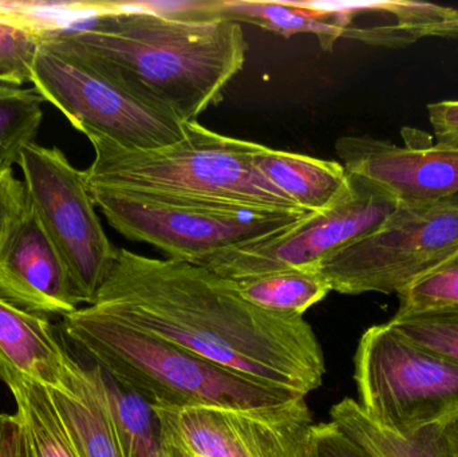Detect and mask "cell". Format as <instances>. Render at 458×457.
<instances>
[{
  "instance_id": "cell-1",
  "label": "cell",
  "mask_w": 458,
  "mask_h": 457,
  "mask_svg": "<svg viewBox=\"0 0 458 457\" xmlns=\"http://www.w3.org/2000/svg\"><path fill=\"white\" fill-rule=\"evenodd\" d=\"M89 306L250 380L301 396L325 378V354L304 317L250 305L232 279L203 266L120 250Z\"/></svg>"
},
{
  "instance_id": "cell-2",
  "label": "cell",
  "mask_w": 458,
  "mask_h": 457,
  "mask_svg": "<svg viewBox=\"0 0 458 457\" xmlns=\"http://www.w3.org/2000/svg\"><path fill=\"white\" fill-rule=\"evenodd\" d=\"M96 13L38 42L77 56L134 96L195 123L244 66L242 24L185 21L96 2Z\"/></svg>"
},
{
  "instance_id": "cell-3",
  "label": "cell",
  "mask_w": 458,
  "mask_h": 457,
  "mask_svg": "<svg viewBox=\"0 0 458 457\" xmlns=\"http://www.w3.org/2000/svg\"><path fill=\"white\" fill-rule=\"evenodd\" d=\"M184 131L182 141L152 150L91 137L96 157L83 171L86 185L263 214H310L256 168V142L223 136L198 121L184 123Z\"/></svg>"
},
{
  "instance_id": "cell-4",
  "label": "cell",
  "mask_w": 458,
  "mask_h": 457,
  "mask_svg": "<svg viewBox=\"0 0 458 457\" xmlns=\"http://www.w3.org/2000/svg\"><path fill=\"white\" fill-rule=\"evenodd\" d=\"M62 327L86 359L152 407L259 410L301 396L225 369L91 306L64 316Z\"/></svg>"
},
{
  "instance_id": "cell-5",
  "label": "cell",
  "mask_w": 458,
  "mask_h": 457,
  "mask_svg": "<svg viewBox=\"0 0 458 457\" xmlns=\"http://www.w3.org/2000/svg\"><path fill=\"white\" fill-rule=\"evenodd\" d=\"M88 190L94 206L128 241L150 244L168 259L192 265L223 250L275 235L306 216L245 211L104 185H88Z\"/></svg>"
},
{
  "instance_id": "cell-6",
  "label": "cell",
  "mask_w": 458,
  "mask_h": 457,
  "mask_svg": "<svg viewBox=\"0 0 458 457\" xmlns=\"http://www.w3.org/2000/svg\"><path fill=\"white\" fill-rule=\"evenodd\" d=\"M358 404L400 434L458 418V365L395 332L389 322L369 327L354 357Z\"/></svg>"
},
{
  "instance_id": "cell-7",
  "label": "cell",
  "mask_w": 458,
  "mask_h": 457,
  "mask_svg": "<svg viewBox=\"0 0 458 457\" xmlns=\"http://www.w3.org/2000/svg\"><path fill=\"white\" fill-rule=\"evenodd\" d=\"M457 250L458 196L421 206H398L378 230L311 270L339 294L398 295Z\"/></svg>"
},
{
  "instance_id": "cell-8",
  "label": "cell",
  "mask_w": 458,
  "mask_h": 457,
  "mask_svg": "<svg viewBox=\"0 0 458 457\" xmlns=\"http://www.w3.org/2000/svg\"><path fill=\"white\" fill-rule=\"evenodd\" d=\"M30 82L88 139L152 150L184 139V123L139 98L72 54L38 42Z\"/></svg>"
},
{
  "instance_id": "cell-9",
  "label": "cell",
  "mask_w": 458,
  "mask_h": 457,
  "mask_svg": "<svg viewBox=\"0 0 458 457\" xmlns=\"http://www.w3.org/2000/svg\"><path fill=\"white\" fill-rule=\"evenodd\" d=\"M397 207L370 180L347 173L341 192L322 211L306 215L275 235L223 250L198 266L232 281L288 268H314L378 230Z\"/></svg>"
},
{
  "instance_id": "cell-10",
  "label": "cell",
  "mask_w": 458,
  "mask_h": 457,
  "mask_svg": "<svg viewBox=\"0 0 458 457\" xmlns=\"http://www.w3.org/2000/svg\"><path fill=\"white\" fill-rule=\"evenodd\" d=\"M18 165L27 198L64 259L81 302L91 305L120 250L102 227L83 171L59 148L37 142L24 148Z\"/></svg>"
},
{
  "instance_id": "cell-11",
  "label": "cell",
  "mask_w": 458,
  "mask_h": 457,
  "mask_svg": "<svg viewBox=\"0 0 458 457\" xmlns=\"http://www.w3.org/2000/svg\"><path fill=\"white\" fill-rule=\"evenodd\" d=\"M152 408L187 457H311L315 423L304 396L259 410Z\"/></svg>"
},
{
  "instance_id": "cell-12",
  "label": "cell",
  "mask_w": 458,
  "mask_h": 457,
  "mask_svg": "<svg viewBox=\"0 0 458 457\" xmlns=\"http://www.w3.org/2000/svg\"><path fill=\"white\" fill-rule=\"evenodd\" d=\"M336 155L347 173L370 180L398 206H421L458 196V150L428 141L393 144L370 136H344Z\"/></svg>"
},
{
  "instance_id": "cell-13",
  "label": "cell",
  "mask_w": 458,
  "mask_h": 457,
  "mask_svg": "<svg viewBox=\"0 0 458 457\" xmlns=\"http://www.w3.org/2000/svg\"><path fill=\"white\" fill-rule=\"evenodd\" d=\"M0 298L43 316L64 317L82 305L29 198L21 214L0 233Z\"/></svg>"
},
{
  "instance_id": "cell-14",
  "label": "cell",
  "mask_w": 458,
  "mask_h": 457,
  "mask_svg": "<svg viewBox=\"0 0 458 457\" xmlns=\"http://www.w3.org/2000/svg\"><path fill=\"white\" fill-rule=\"evenodd\" d=\"M15 375L72 396L82 362L64 348L43 314L30 313L0 298V381Z\"/></svg>"
},
{
  "instance_id": "cell-15",
  "label": "cell",
  "mask_w": 458,
  "mask_h": 457,
  "mask_svg": "<svg viewBox=\"0 0 458 457\" xmlns=\"http://www.w3.org/2000/svg\"><path fill=\"white\" fill-rule=\"evenodd\" d=\"M371 13V4H322L312 2H259V0H217V21L250 23L284 38L296 34L315 35L320 47L333 50L336 40L352 39V19Z\"/></svg>"
},
{
  "instance_id": "cell-16",
  "label": "cell",
  "mask_w": 458,
  "mask_h": 457,
  "mask_svg": "<svg viewBox=\"0 0 458 457\" xmlns=\"http://www.w3.org/2000/svg\"><path fill=\"white\" fill-rule=\"evenodd\" d=\"M72 396L50 391L78 457H125L104 388L89 362Z\"/></svg>"
},
{
  "instance_id": "cell-17",
  "label": "cell",
  "mask_w": 458,
  "mask_h": 457,
  "mask_svg": "<svg viewBox=\"0 0 458 457\" xmlns=\"http://www.w3.org/2000/svg\"><path fill=\"white\" fill-rule=\"evenodd\" d=\"M252 161L264 177L306 212L330 206L347 179L338 161L320 160L258 144Z\"/></svg>"
},
{
  "instance_id": "cell-18",
  "label": "cell",
  "mask_w": 458,
  "mask_h": 457,
  "mask_svg": "<svg viewBox=\"0 0 458 457\" xmlns=\"http://www.w3.org/2000/svg\"><path fill=\"white\" fill-rule=\"evenodd\" d=\"M330 419L373 457H454L443 426L400 434L377 423L350 397L333 405Z\"/></svg>"
},
{
  "instance_id": "cell-19",
  "label": "cell",
  "mask_w": 458,
  "mask_h": 457,
  "mask_svg": "<svg viewBox=\"0 0 458 457\" xmlns=\"http://www.w3.org/2000/svg\"><path fill=\"white\" fill-rule=\"evenodd\" d=\"M106 394L125 457H187L164 434L152 405L89 360Z\"/></svg>"
},
{
  "instance_id": "cell-20",
  "label": "cell",
  "mask_w": 458,
  "mask_h": 457,
  "mask_svg": "<svg viewBox=\"0 0 458 457\" xmlns=\"http://www.w3.org/2000/svg\"><path fill=\"white\" fill-rule=\"evenodd\" d=\"M232 282L250 305L288 317H303L331 292L326 279L311 268L272 271Z\"/></svg>"
},
{
  "instance_id": "cell-21",
  "label": "cell",
  "mask_w": 458,
  "mask_h": 457,
  "mask_svg": "<svg viewBox=\"0 0 458 457\" xmlns=\"http://www.w3.org/2000/svg\"><path fill=\"white\" fill-rule=\"evenodd\" d=\"M3 384L15 400V416L32 457H78L56 412L50 389L18 375L10 376Z\"/></svg>"
},
{
  "instance_id": "cell-22",
  "label": "cell",
  "mask_w": 458,
  "mask_h": 457,
  "mask_svg": "<svg viewBox=\"0 0 458 457\" xmlns=\"http://www.w3.org/2000/svg\"><path fill=\"white\" fill-rule=\"evenodd\" d=\"M45 98L35 88L0 83V171L13 169L37 139Z\"/></svg>"
},
{
  "instance_id": "cell-23",
  "label": "cell",
  "mask_w": 458,
  "mask_h": 457,
  "mask_svg": "<svg viewBox=\"0 0 458 457\" xmlns=\"http://www.w3.org/2000/svg\"><path fill=\"white\" fill-rule=\"evenodd\" d=\"M389 325L406 340L458 365V305L397 313Z\"/></svg>"
},
{
  "instance_id": "cell-24",
  "label": "cell",
  "mask_w": 458,
  "mask_h": 457,
  "mask_svg": "<svg viewBox=\"0 0 458 457\" xmlns=\"http://www.w3.org/2000/svg\"><path fill=\"white\" fill-rule=\"evenodd\" d=\"M397 313L458 305V250L438 267L403 290Z\"/></svg>"
},
{
  "instance_id": "cell-25",
  "label": "cell",
  "mask_w": 458,
  "mask_h": 457,
  "mask_svg": "<svg viewBox=\"0 0 458 457\" xmlns=\"http://www.w3.org/2000/svg\"><path fill=\"white\" fill-rule=\"evenodd\" d=\"M311 457H373L335 423L314 424L311 431Z\"/></svg>"
},
{
  "instance_id": "cell-26",
  "label": "cell",
  "mask_w": 458,
  "mask_h": 457,
  "mask_svg": "<svg viewBox=\"0 0 458 457\" xmlns=\"http://www.w3.org/2000/svg\"><path fill=\"white\" fill-rule=\"evenodd\" d=\"M390 32L394 37L395 45H411L422 38H444V39L458 40V8L454 15L443 19L440 21L429 24H417V26H408V24H389Z\"/></svg>"
},
{
  "instance_id": "cell-27",
  "label": "cell",
  "mask_w": 458,
  "mask_h": 457,
  "mask_svg": "<svg viewBox=\"0 0 458 457\" xmlns=\"http://www.w3.org/2000/svg\"><path fill=\"white\" fill-rule=\"evenodd\" d=\"M427 110L437 144L458 150V101L432 102Z\"/></svg>"
},
{
  "instance_id": "cell-28",
  "label": "cell",
  "mask_w": 458,
  "mask_h": 457,
  "mask_svg": "<svg viewBox=\"0 0 458 457\" xmlns=\"http://www.w3.org/2000/svg\"><path fill=\"white\" fill-rule=\"evenodd\" d=\"M26 201L24 182L13 174V169L0 171V233L21 214Z\"/></svg>"
},
{
  "instance_id": "cell-29",
  "label": "cell",
  "mask_w": 458,
  "mask_h": 457,
  "mask_svg": "<svg viewBox=\"0 0 458 457\" xmlns=\"http://www.w3.org/2000/svg\"><path fill=\"white\" fill-rule=\"evenodd\" d=\"M35 50H0V83L21 86L30 82V75H31L30 69H31Z\"/></svg>"
},
{
  "instance_id": "cell-30",
  "label": "cell",
  "mask_w": 458,
  "mask_h": 457,
  "mask_svg": "<svg viewBox=\"0 0 458 457\" xmlns=\"http://www.w3.org/2000/svg\"><path fill=\"white\" fill-rule=\"evenodd\" d=\"M0 457H32L15 415L0 413Z\"/></svg>"
},
{
  "instance_id": "cell-31",
  "label": "cell",
  "mask_w": 458,
  "mask_h": 457,
  "mask_svg": "<svg viewBox=\"0 0 458 457\" xmlns=\"http://www.w3.org/2000/svg\"><path fill=\"white\" fill-rule=\"evenodd\" d=\"M445 436L451 447L452 455L458 457V418L445 426Z\"/></svg>"
}]
</instances>
